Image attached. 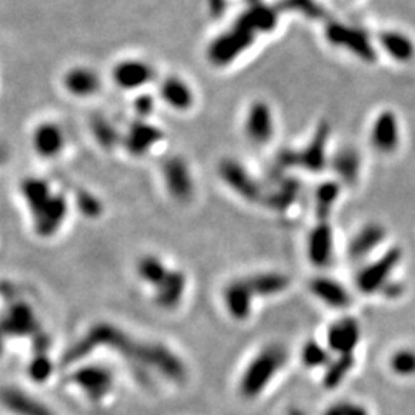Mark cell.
Instances as JSON below:
<instances>
[{"label":"cell","mask_w":415,"mask_h":415,"mask_svg":"<svg viewBox=\"0 0 415 415\" xmlns=\"http://www.w3.org/2000/svg\"><path fill=\"white\" fill-rule=\"evenodd\" d=\"M329 138V125L323 122L315 131L311 142L299 153V165L311 173H319L326 163V145Z\"/></svg>","instance_id":"14"},{"label":"cell","mask_w":415,"mask_h":415,"mask_svg":"<svg viewBox=\"0 0 415 415\" xmlns=\"http://www.w3.org/2000/svg\"><path fill=\"white\" fill-rule=\"evenodd\" d=\"M73 380L94 401L103 399L113 386L111 372L102 367H85L74 374Z\"/></svg>","instance_id":"9"},{"label":"cell","mask_w":415,"mask_h":415,"mask_svg":"<svg viewBox=\"0 0 415 415\" xmlns=\"http://www.w3.org/2000/svg\"><path fill=\"white\" fill-rule=\"evenodd\" d=\"M68 203L66 199L61 194H51L46 197L45 200L37 203L36 206L29 208V214H31L34 231L39 237H53L66 219Z\"/></svg>","instance_id":"2"},{"label":"cell","mask_w":415,"mask_h":415,"mask_svg":"<svg viewBox=\"0 0 415 415\" xmlns=\"http://www.w3.org/2000/svg\"><path fill=\"white\" fill-rule=\"evenodd\" d=\"M0 331L5 337H24V335H33L36 337L41 334V326L33 308L24 302H14L0 315Z\"/></svg>","instance_id":"4"},{"label":"cell","mask_w":415,"mask_h":415,"mask_svg":"<svg viewBox=\"0 0 415 415\" xmlns=\"http://www.w3.org/2000/svg\"><path fill=\"white\" fill-rule=\"evenodd\" d=\"M352 364H354V357H352V354H342L340 357L332 362L328 369H326V374H324V386L326 388H335L337 384L344 379V375L348 374L352 368Z\"/></svg>","instance_id":"30"},{"label":"cell","mask_w":415,"mask_h":415,"mask_svg":"<svg viewBox=\"0 0 415 415\" xmlns=\"http://www.w3.org/2000/svg\"><path fill=\"white\" fill-rule=\"evenodd\" d=\"M381 292L389 299H397L399 295H401V292H403V286L397 282H388L386 285L383 286Z\"/></svg>","instance_id":"39"},{"label":"cell","mask_w":415,"mask_h":415,"mask_svg":"<svg viewBox=\"0 0 415 415\" xmlns=\"http://www.w3.org/2000/svg\"><path fill=\"white\" fill-rule=\"evenodd\" d=\"M163 182L174 200L188 202L194 194V180L185 159L179 155L170 157L162 165Z\"/></svg>","instance_id":"5"},{"label":"cell","mask_w":415,"mask_h":415,"mask_svg":"<svg viewBox=\"0 0 415 415\" xmlns=\"http://www.w3.org/2000/svg\"><path fill=\"white\" fill-rule=\"evenodd\" d=\"M9 155V150L6 148V145L4 142H0V166H2Z\"/></svg>","instance_id":"40"},{"label":"cell","mask_w":415,"mask_h":415,"mask_svg":"<svg viewBox=\"0 0 415 415\" xmlns=\"http://www.w3.org/2000/svg\"><path fill=\"white\" fill-rule=\"evenodd\" d=\"M186 277L179 270H170L165 279L155 286L154 300L162 309H174L185 295Z\"/></svg>","instance_id":"16"},{"label":"cell","mask_w":415,"mask_h":415,"mask_svg":"<svg viewBox=\"0 0 415 415\" xmlns=\"http://www.w3.org/2000/svg\"><path fill=\"white\" fill-rule=\"evenodd\" d=\"M245 130L254 143L263 145L272 135V113L266 102H254L246 114Z\"/></svg>","instance_id":"12"},{"label":"cell","mask_w":415,"mask_h":415,"mask_svg":"<svg viewBox=\"0 0 415 415\" xmlns=\"http://www.w3.org/2000/svg\"><path fill=\"white\" fill-rule=\"evenodd\" d=\"M391 368L399 375L415 374V352L411 349H401L395 352L391 359Z\"/></svg>","instance_id":"33"},{"label":"cell","mask_w":415,"mask_h":415,"mask_svg":"<svg viewBox=\"0 0 415 415\" xmlns=\"http://www.w3.org/2000/svg\"><path fill=\"white\" fill-rule=\"evenodd\" d=\"M168 271L170 270L166 268V265L160 259V257L153 255V254L143 255V257H140V260L137 262L138 277H140L145 283L153 285L154 288L165 279V275L168 274Z\"/></svg>","instance_id":"27"},{"label":"cell","mask_w":415,"mask_h":415,"mask_svg":"<svg viewBox=\"0 0 415 415\" xmlns=\"http://www.w3.org/2000/svg\"><path fill=\"white\" fill-rule=\"evenodd\" d=\"M78 206L86 215H97L101 212V203L91 194H82L81 199H78Z\"/></svg>","instance_id":"36"},{"label":"cell","mask_w":415,"mask_h":415,"mask_svg":"<svg viewBox=\"0 0 415 415\" xmlns=\"http://www.w3.org/2000/svg\"><path fill=\"white\" fill-rule=\"evenodd\" d=\"M308 254L315 266H328L332 259V231L328 222H320L311 231Z\"/></svg>","instance_id":"20"},{"label":"cell","mask_w":415,"mask_h":415,"mask_svg":"<svg viewBox=\"0 0 415 415\" xmlns=\"http://www.w3.org/2000/svg\"><path fill=\"white\" fill-rule=\"evenodd\" d=\"M219 174L222 180L228 185L234 193L242 195L246 200H260L262 190L252 175L234 159H225L219 165Z\"/></svg>","instance_id":"6"},{"label":"cell","mask_w":415,"mask_h":415,"mask_svg":"<svg viewBox=\"0 0 415 415\" xmlns=\"http://www.w3.org/2000/svg\"><path fill=\"white\" fill-rule=\"evenodd\" d=\"M340 194V188L335 182H326L319 186L317 194H315V211L320 222H326L328 215L332 210V205L337 200Z\"/></svg>","instance_id":"29"},{"label":"cell","mask_w":415,"mask_h":415,"mask_svg":"<svg viewBox=\"0 0 415 415\" xmlns=\"http://www.w3.org/2000/svg\"><path fill=\"white\" fill-rule=\"evenodd\" d=\"M53 371V364L46 355L39 352L37 357L29 364V374L36 381H45Z\"/></svg>","instance_id":"34"},{"label":"cell","mask_w":415,"mask_h":415,"mask_svg":"<svg viewBox=\"0 0 415 415\" xmlns=\"http://www.w3.org/2000/svg\"><path fill=\"white\" fill-rule=\"evenodd\" d=\"M0 400L5 406L17 415H53L42 403L36 401L19 389H4Z\"/></svg>","instance_id":"24"},{"label":"cell","mask_w":415,"mask_h":415,"mask_svg":"<svg viewBox=\"0 0 415 415\" xmlns=\"http://www.w3.org/2000/svg\"><path fill=\"white\" fill-rule=\"evenodd\" d=\"M33 146L41 157L54 159L65 148V134L62 128L54 122H43L37 125L33 133Z\"/></svg>","instance_id":"10"},{"label":"cell","mask_w":415,"mask_h":415,"mask_svg":"<svg viewBox=\"0 0 415 415\" xmlns=\"http://www.w3.org/2000/svg\"><path fill=\"white\" fill-rule=\"evenodd\" d=\"M162 138L163 133L159 128L142 121H137L130 126V130H128L123 145L126 148V151L131 155L142 157L150 153Z\"/></svg>","instance_id":"8"},{"label":"cell","mask_w":415,"mask_h":415,"mask_svg":"<svg viewBox=\"0 0 415 415\" xmlns=\"http://www.w3.org/2000/svg\"><path fill=\"white\" fill-rule=\"evenodd\" d=\"M309 288L322 302L332 308H346L351 303L348 291L339 282L326 279V277H315L311 280Z\"/></svg>","instance_id":"22"},{"label":"cell","mask_w":415,"mask_h":415,"mask_svg":"<svg viewBox=\"0 0 415 415\" xmlns=\"http://www.w3.org/2000/svg\"><path fill=\"white\" fill-rule=\"evenodd\" d=\"M302 359L308 368H319L323 364H328L329 354L317 342H308L303 348Z\"/></svg>","instance_id":"32"},{"label":"cell","mask_w":415,"mask_h":415,"mask_svg":"<svg viewBox=\"0 0 415 415\" xmlns=\"http://www.w3.org/2000/svg\"><path fill=\"white\" fill-rule=\"evenodd\" d=\"M93 133L98 145H102L103 148H113L118 143V133L103 117H98L93 122Z\"/></svg>","instance_id":"31"},{"label":"cell","mask_w":415,"mask_h":415,"mask_svg":"<svg viewBox=\"0 0 415 415\" xmlns=\"http://www.w3.org/2000/svg\"><path fill=\"white\" fill-rule=\"evenodd\" d=\"M299 165V151L294 150H282L275 159L274 173L282 174L285 170H290L292 166Z\"/></svg>","instance_id":"35"},{"label":"cell","mask_w":415,"mask_h":415,"mask_svg":"<svg viewBox=\"0 0 415 415\" xmlns=\"http://www.w3.org/2000/svg\"><path fill=\"white\" fill-rule=\"evenodd\" d=\"M254 292L251 291L248 280H234L225 290L226 309L235 320H245L250 317Z\"/></svg>","instance_id":"18"},{"label":"cell","mask_w":415,"mask_h":415,"mask_svg":"<svg viewBox=\"0 0 415 415\" xmlns=\"http://www.w3.org/2000/svg\"><path fill=\"white\" fill-rule=\"evenodd\" d=\"M360 340V326L351 317L335 322L328 331V344L335 352L352 354Z\"/></svg>","instance_id":"17"},{"label":"cell","mask_w":415,"mask_h":415,"mask_svg":"<svg viewBox=\"0 0 415 415\" xmlns=\"http://www.w3.org/2000/svg\"><path fill=\"white\" fill-rule=\"evenodd\" d=\"M386 231L379 223H369L354 237L349 245V255L352 259H363L383 242Z\"/></svg>","instance_id":"23"},{"label":"cell","mask_w":415,"mask_h":415,"mask_svg":"<svg viewBox=\"0 0 415 415\" xmlns=\"http://www.w3.org/2000/svg\"><path fill=\"white\" fill-rule=\"evenodd\" d=\"M372 145L381 153H391L399 145V122L391 111H383L372 126Z\"/></svg>","instance_id":"19"},{"label":"cell","mask_w":415,"mask_h":415,"mask_svg":"<svg viewBox=\"0 0 415 415\" xmlns=\"http://www.w3.org/2000/svg\"><path fill=\"white\" fill-rule=\"evenodd\" d=\"M154 110V102L151 97L142 96L135 101V111L140 116H150Z\"/></svg>","instance_id":"38"},{"label":"cell","mask_w":415,"mask_h":415,"mask_svg":"<svg viewBox=\"0 0 415 415\" xmlns=\"http://www.w3.org/2000/svg\"><path fill=\"white\" fill-rule=\"evenodd\" d=\"M300 193V183L294 179H282L279 185L275 186V190L271 191L265 197V203L274 208V210H286L291 203L295 202Z\"/></svg>","instance_id":"26"},{"label":"cell","mask_w":415,"mask_h":415,"mask_svg":"<svg viewBox=\"0 0 415 415\" xmlns=\"http://www.w3.org/2000/svg\"><path fill=\"white\" fill-rule=\"evenodd\" d=\"M332 168L344 182L352 183L359 175L360 157L354 150H351V148H344V150L335 154L332 160Z\"/></svg>","instance_id":"28"},{"label":"cell","mask_w":415,"mask_h":415,"mask_svg":"<svg viewBox=\"0 0 415 415\" xmlns=\"http://www.w3.org/2000/svg\"><path fill=\"white\" fill-rule=\"evenodd\" d=\"M326 415H367V412L359 406H352V404L348 403H340L332 406L328 412H326Z\"/></svg>","instance_id":"37"},{"label":"cell","mask_w":415,"mask_h":415,"mask_svg":"<svg viewBox=\"0 0 415 415\" xmlns=\"http://www.w3.org/2000/svg\"><path fill=\"white\" fill-rule=\"evenodd\" d=\"M5 340H6V337L4 335V332L0 331V352H2V349H4V344H5Z\"/></svg>","instance_id":"41"},{"label":"cell","mask_w":415,"mask_h":415,"mask_svg":"<svg viewBox=\"0 0 415 415\" xmlns=\"http://www.w3.org/2000/svg\"><path fill=\"white\" fill-rule=\"evenodd\" d=\"M401 260V251L399 248H391L384 252L379 260L363 268L357 277L359 290L364 294H372L381 291L383 286L388 283L391 272L395 270Z\"/></svg>","instance_id":"3"},{"label":"cell","mask_w":415,"mask_h":415,"mask_svg":"<svg viewBox=\"0 0 415 415\" xmlns=\"http://www.w3.org/2000/svg\"><path fill=\"white\" fill-rule=\"evenodd\" d=\"M248 285L254 295H275L283 292L290 285V279L283 274L279 272H265V274H255L252 277H248Z\"/></svg>","instance_id":"25"},{"label":"cell","mask_w":415,"mask_h":415,"mask_svg":"<svg viewBox=\"0 0 415 415\" xmlns=\"http://www.w3.org/2000/svg\"><path fill=\"white\" fill-rule=\"evenodd\" d=\"M101 77L88 66H74L68 69L63 76L65 90L78 98L93 97L101 90Z\"/></svg>","instance_id":"11"},{"label":"cell","mask_w":415,"mask_h":415,"mask_svg":"<svg viewBox=\"0 0 415 415\" xmlns=\"http://www.w3.org/2000/svg\"><path fill=\"white\" fill-rule=\"evenodd\" d=\"M379 43L384 49V53L395 62L406 63L411 62L415 56L414 41L401 31H394V29L383 31L379 36Z\"/></svg>","instance_id":"21"},{"label":"cell","mask_w":415,"mask_h":415,"mask_svg":"<svg viewBox=\"0 0 415 415\" xmlns=\"http://www.w3.org/2000/svg\"><path fill=\"white\" fill-rule=\"evenodd\" d=\"M286 359H288V354H286L282 346H266L250 363V367L246 368L243 374L240 383L243 395H246V397H255L257 394H260L274 377V374L283 367Z\"/></svg>","instance_id":"1"},{"label":"cell","mask_w":415,"mask_h":415,"mask_svg":"<svg viewBox=\"0 0 415 415\" xmlns=\"http://www.w3.org/2000/svg\"><path fill=\"white\" fill-rule=\"evenodd\" d=\"M154 68L140 58H123L113 68V81L122 90H138L153 82Z\"/></svg>","instance_id":"7"},{"label":"cell","mask_w":415,"mask_h":415,"mask_svg":"<svg viewBox=\"0 0 415 415\" xmlns=\"http://www.w3.org/2000/svg\"><path fill=\"white\" fill-rule=\"evenodd\" d=\"M328 37L334 45L349 49L357 57L364 61H374V49L371 48L368 39L359 29H352L342 25H332L328 28Z\"/></svg>","instance_id":"13"},{"label":"cell","mask_w":415,"mask_h":415,"mask_svg":"<svg viewBox=\"0 0 415 415\" xmlns=\"http://www.w3.org/2000/svg\"><path fill=\"white\" fill-rule=\"evenodd\" d=\"M162 101L175 111H188L194 103V91L179 76H170L159 86Z\"/></svg>","instance_id":"15"}]
</instances>
